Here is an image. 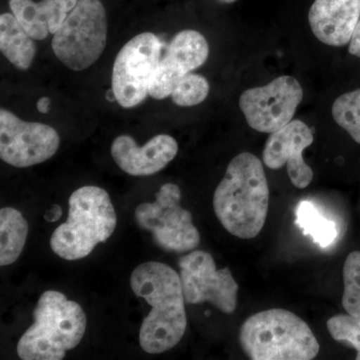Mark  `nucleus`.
I'll return each instance as SVG.
<instances>
[{"label":"nucleus","instance_id":"nucleus-1","mask_svg":"<svg viewBox=\"0 0 360 360\" xmlns=\"http://www.w3.org/2000/svg\"><path fill=\"white\" fill-rule=\"evenodd\" d=\"M130 286L137 297L144 298L151 307L139 330L142 349L160 354L179 345L187 326L179 274L162 262H144L132 272Z\"/></svg>","mask_w":360,"mask_h":360},{"label":"nucleus","instance_id":"nucleus-2","mask_svg":"<svg viewBox=\"0 0 360 360\" xmlns=\"http://www.w3.org/2000/svg\"><path fill=\"white\" fill-rule=\"evenodd\" d=\"M269 206V187L262 160L250 153L229 162L213 194V210L232 236L255 238L264 229Z\"/></svg>","mask_w":360,"mask_h":360},{"label":"nucleus","instance_id":"nucleus-3","mask_svg":"<svg viewBox=\"0 0 360 360\" xmlns=\"http://www.w3.org/2000/svg\"><path fill=\"white\" fill-rule=\"evenodd\" d=\"M34 322L18 345L23 360H61L79 345L86 330V315L77 302L63 293L47 290L33 311Z\"/></svg>","mask_w":360,"mask_h":360},{"label":"nucleus","instance_id":"nucleus-4","mask_svg":"<svg viewBox=\"0 0 360 360\" xmlns=\"http://www.w3.org/2000/svg\"><path fill=\"white\" fill-rule=\"evenodd\" d=\"M239 342L252 360H311L319 352L309 324L281 309L251 315L241 326Z\"/></svg>","mask_w":360,"mask_h":360},{"label":"nucleus","instance_id":"nucleus-5","mask_svg":"<svg viewBox=\"0 0 360 360\" xmlns=\"http://www.w3.org/2000/svg\"><path fill=\"white\" fill-rule=\"evenodd\" d=\"M116 224L108 193L98 186L80 187L70 195L68 220L52 233L51 250L63 259H82L110 238Z\"/></svg>","mask_w":360,"mask_h":360},{"label":"nucleus","instance_id":"nucleus-6","mask_svg":"<svg viewBox=\"0 0 360 360\" xmlns=\"http://www.w3.org/2000/svg\"><path fill=\"white\" fill-rule=\"evenodd\" d=\"M108 42V16L101 0H78L53 34L51 46L58 60L71 70L82 71L103 56Z\"/></svg>","mask_w":360,"mask_h":360},{"label":"nucleus","instance_id":"nucleus-7","mask_svg":"<svg viewBox=\"0 0 360 360\" xmlns=\"http://www.w3.org/2000/svg\"><path fill=\"white\" fill-rule=\"evenodd\" d=\"M180 202L179 187L167 184L156 193L155 202L141 203L134 212L139 226L150 231L156 245L170 252L193 251L200 243L193 215Z\"/></svg>","mask_w":360,"mask_h":360},{"label":"nucleus","instance_id":"nucleus-8","mask_svg":"<svg viewBox=\"0 0 360 360\" xmlns=\"http://www.w3.org/2000/svg\"><path fill=\"white\" fill-rule=\"evenodd\" d=\"M162 44L153 32L130 39L116 56L112 70V90L123 108H132L146 101L149 82L161 58Z\"/></svg>","mask_w":360,"mask_h":360},{"label":"nucleus","instance_id":"nucleus-9","mask_svg":"<svg viewBox=\"0 0 360 360\" xmlns=\"http://www.w3.org/2000/svg\"><path fill=\"white\" fill-rule=\"evenodd\" d=\"M180 281L189 304L210 302L224 314H233L238 305V284L229 267L217 269L210 253L193 250L179 260Z\"/></svg>","mask_w":360,"mask_h":360},{"label":"nucleus","instance_id":"nucleus-10","mask_svg":"<svg viewBox=\"0 0 360 360\" xmlns=\"http://www.w3.org/2000/svg\"><path fill=\"white\" fill-rule=\"evenodd\" d=\"M302 97L300 82L284 75L264 86L245 90L239 98V108L251 129L272 134L292 120Z\"/></svg>","mask_w":360,"mask_h":360},{"label":"nucleus","instance_id":"nucleus-11","mask_svg":"<svg viewBox=\"0 0 360 360\" xmlns=\"http://www.w3.org/2000/svg\"><path fill=\"white\" fill-rule=\"evenodd\" d=\"M60 146L53 127L25 122L11 111L0 110V158L14 167H30L49 160Z\"/></svg>","mask_w":360,"mask_h":360},{"label":"nucleus","instance_id":"nucleus-12","mask_svg":"<svg viewBox=\"0 0 360 360\" xmlns=\"http://www.w3.org/2000/svg\"><path fill=\"white\" fill-rule=\"evenodd\" d=\"M208 56L210 46L200 32L186 30L177 33L151 75L149 96L160 101L172 96L180 80L205 65Z\"/></svg>","mask_w":360,"mask_h":360},{"label":"nucleus","instance_id":"nucleus-13","mask_svg":"<svg viewBox=\"0 0 360 360\" xmlns=\"http://www.w3.org/2000/svg\"><path fill=\"white\" fill-rule=\"evenodd\" d=\"M314 141L311 129L302 120H291L283 129L270 134L262 160L270 169L286 165L291 184L303 189L311 184L314 172L303 160V151Z\"/></svg>","mask_w":360,"mask_h":360},{"label":"nucleus","instance_id":"nucleus-14","mask_svg":"<svg viewBox=\"0 0 360 360\" xmlns=\"http://www.w3.org/2000/svg\"><path fill=\"white\" fill-rule=\"evenodd\" d=\"M110 151L113 160L125 174L148 176L158 174L174 160L179 144L170 135L160 134L139 146L129 135H120L113 141Z\"/></svg>","mask_w":360,"mask_h":360},{"label":"nucleus","instance_id":"nucleus-15","mask_svg":"<svg viewBox=\"0 0 360 360\" xmlns=\"http://www.w3.org/2000/svg\"><path fill=\"white\" fill-rule=\"evenodd\" d=\"M359 18L360 0H314L309 13L315 37L335 47L349 44Z\"/></svg>","mask_w":360,"mask_h":360},{"label":"nucleus","instance_id":"nucleus-16","mask_svg":"<svg viewBox=\"0 0 360 360\" xmlns=\"http://www.w3.org/2000/svg\"><path fill=\"white\" fill-rule=\"evenodd\" d=\"M78 0H9L11 13L34 40L56 34Z\"/></svg>","mask_w":360,"mask_h":360},{"label":"nucleus","instance_id":"nucleus-17","mask_svg":"<svg viewBox=\"0 0 360 360\" xmlns=\"http://www.w3.org/2000/svg\"><path fill=\"white\" fill-rule=\"evenodd\" d=\"M11 13L0 15V51L18 70H27L37 56V45Z\"/></svg>","mask_w":360,"mask_h":360},{"label":"nucleus","instance_id":"nucleus-18","mask_svg":"<svg viewBox=\"0 0 360 360\" xmlns=\"http://www.w3.org/2000/svg\"><path fill=\"white\" fill-rule=\"evenodd\" d=\"M28 224L21 212L13 207L0 210V265L14 264L25 248Z\"/></svg>","mask_w":360,"mask_h":360},{"label":"nucleus","instance_id":"nucleus-19","mask_svg":"<svg viewBox=\"0 0 360 360\" xmlns=\"http://www.w3.org/2000/svg\"><path fill=\"white\" fill-rule=\"evenodd\" d=\"M295 217L296 224L315 243L323 248L335 243L338 236L335 222L328 219L314 203L300 201L295 210Z\"/></svg>","mask_w":360,"mask_h":360},{"label":"nucleus","instance_id":"nucleus-20","mask_svg":"<svg viewBox=\"0 0 360 360\" xmlns=\"http://www.w3.org/2000/svg\"><path fill=\"white\" fill-rule=\"evenodd\" d=\"M333 116L335 122L360 144V89L336 98Z\"/></svg>","mask_w":360,"mask_h":360},{"label":"nucleus","instance_id":"nucleus-21","mask_svg":"<svg viewBox=\"0 0 360 360\" xmlns=\"http://www.w3.org/2000/svg\"><path fill=\"white\" fill-rule=\"evenodd\" d=\"M342 307L347 314L360 317V251L349 253L343 265Z\"/></svg>","mask_w":360,"mask_h":360},{"label":"nucleus","instance_id":"nucleus-22","mask_svg":"<svg viewBox=\"0 0 360 360\" xmlns=\"http://www.w3.org/2000/svg\"><path fill=\"white\" fill-rule=\"evenodd\" d=\"M210 94V84L205 77L188 73L180 80L172 94V101L181 108L195 106L205 101Z\"/></svg>","mask_w":360,"mask_h":360},{"label":"nucleus","instance_id":"nucleus-23","mask_svg":"<svg viewBox=\"0 0 360 360\" xmlns=\"http://www.w3.org/2000/svg\"><path fill=\"white\" fill-rule=\"evenodd\" d=\"M329 335L338 342L345 343L356 350L360 360V317L352 314H338L326 323Z\"/></svg>","mask_w":360,"mask_h":360},{"label":"nucleus","instance_id":"nucleus-24","mask_svg":"<svg viewBox=\"0 0 360 360\" xmlns=\"http://www.w3.org/2000/svg\"><path fill=\"white\" fill-rule=\"evenodd\" d=\"M348 44H349V47H348L349 53L360 58V18L356 25H355L352 39H350Z\"/></svg>","mask_w":360,"mask_h":360},{"label":"nucleus","instance_id":"nucleus-25","mask_svg":"<svg viewBox=\"0 0 360 360\" xmlns=\"http://www.w3.org/2000/svg\"><path fill=\"white\" fill-rule=\"evenodd\" d=\"M61 215H63V210H61L60 206L53 205L51 210H47L46 213H45L44 219L47 221H58L60 219Z\"/></svg>","mask_w":360,"mask_h":360},{"label":"nucleus","instance_id":"nucleus-26","mask_svg":"<svg viewBox=\"0 0 360 360\" xmlns=\"http://www.w3.org/2000/svg\"><path fill=\"white\" fill-rule=\"evenodd\" d=\"M37 110H39V112L41 113H47L49 111V108H51V99L49 97H41L39 101H37Z\"/></svg>","mask_w":360,"mask_h":360},{"label":"nucleus","instance_id":"nucleus-27","mask_svg":"<svg viewBox=\"0 0 360 360\" xmlns=\"http://www.w3.org/2000/svg\"><path fill=\"white\" fill-rule=\"evenodd\" d=\"M217 1H219L220 4H231L238 1V0H217Z\"/></svg>","mask_w":360,"mask_h":360}]
</instances>
